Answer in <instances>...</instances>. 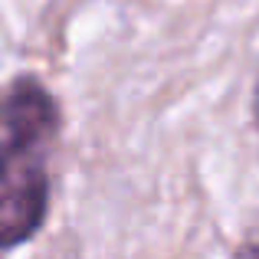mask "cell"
Listing matches in <instances>:
<instances>
[{"label": "cell", "mask_w": 259, "mask_h": 259, "mask_svg": "<svg viewBox=\"0 0 259 259\" xmlns=\"http://www.w3.org/2000/svg\"><path fill=\"white\" fill-rule=\"evenodd\" d=\"M63 125V102L36 72L0 85V253L33 243L50 220Z\"/></svg>", "instance_id": "6da1fadb"}, {"label": "cell", "mask_w": 259, "mask_h": 259, "mask_svg": "<svg viewBox=\"0 0 259 259\" xmlns=\"http://www.w3.org/2000/svg\"><path fill=\"white\" fill-rule=\"evenodd\" d=\"M230 259H259V240H243L240 246L230 253Z\"/></svg>", "instance_id": "7a4b0ae2"}, {"label": "cell", "mask_w": 259, "mask_h": 259, "mask_svg": "<svg viewBox=\"0 0 259 259\" xmlns=\"http://www.w3.org/2000/svg\"><path fill=\"white\" fill-rule=\"evenodd\" d=\"M249 118H253V128L259 132V69L253 79V95H249Z\"/></svg>", "instance_id": "3957f363"}]
</instances>
